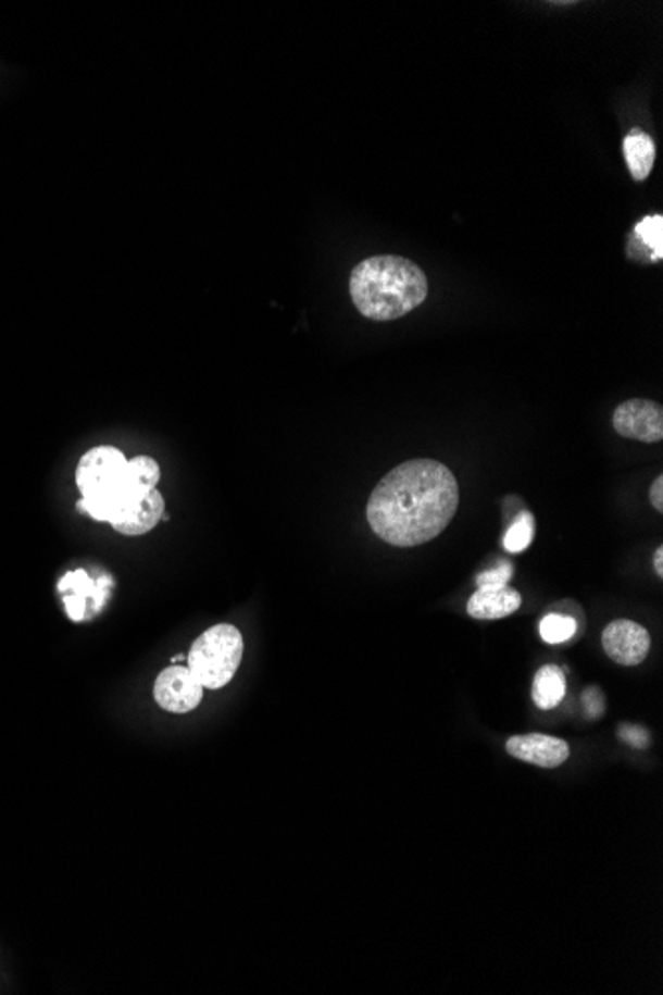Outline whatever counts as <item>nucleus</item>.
I'll use <instances>...</instances> for the list:
<instances>
[{"label":"nucleus","instance_id":"1","mask_svg":"<svg viewBox=\"0 0 663 995\" xmlns=\"http://www.w3.org/2000/svg\"><path fill=\"white\" fill-rule=\"evenodd\" d=\"M459 509V483L443 463L412 459L389 471L370 495L372 531L393 547H420L441 535Z\"/></svg>","mask_w":663,"mask_h":995},{"label":"nucleus","instance_id":"2","mask_svg":"<svg viewBox=\"0 0 663 995\" xmlns=\"http://www.w3.org/2000/svg\"><path fill=\"white\" fill-rule=\"evenodd\" d=\"M427 293L424 271L396 254L370 257L355 264L350 275V297L370 321H398L417 309Z\"/></svg>","mask_w":663,"mask_h":995},{"label":"nucleus","instance_id":"3","mask_svg":"<svg viewBox=\"0 0 663 995\" xmlns=\"http://www.w3.org/2000/svg\"><path fill=\"white\" fill-rule=\"evenodd\" d=\"M127 459L117 447H93L84 453L76 468V485L82 493L78 509L96 521L115 523L139 495L124 485Z\"/></svg>","mask_w":663,"mask_h":995},{"label":"nucleus","instance_id":"4","mask_svg":"<svg viewBox=\"0 0 663 995\" xmlns=\"http://www.w3.org/2000/svg\"><path fill=\"white\" fill-rule=\"evenodd\" d=\"M242 634L233 624H217L203 632L187 656L189 670L205 689L227 686L242 660Z\"/></svg>","mask_w":663,"mask_h":995},{"label":"nucleus","instance_id":"5","mask_svg":"<svg viewBox=\"0 0 663 995\" xmlns=\"http://www.w3.org/2000/svg\"><path fill=\"white\" fill-rule=\"evenodd\" d=\"M203 692H205V687L195 677L189 668L170 666L167 670H163L158 675L155 686H153V698L165 711L187 713L201 704Z\"/></svg>","mask_w":663,"mask_h":995},{"label":"nucleus","instance_id":"6","mask_svg":"<svg viewBox=\"0 0 663 995\" xmlns=\"http://www.w3.org/2000/svg\"><path fill=\"white\" fill-rule=\"evenodd\" d=\"M614 430L622 437L655 444L663 439V410L650 400H628L614 412Z\"/></svg>","mask_w":663,"mask_h":995},{"label":"nucleus","instance_id":"7","mask_svg":"<svg viewBox=\"0 0 663 995\" xmlns=\"http://www.w3.org/2000/svg\"><path fill=\"white\" fill-rule=\"evenodd\" d=\"M602 646L608 658L620 666H638L652 648L650 632L631 620H614L602 634Z\"/></svg>","mask_w":663,"mask_h":995},{"label":"nucleus","instance_id":"8","mask_svg":"<svg viewBox=\"0 0 663 995\" xmlns=\"http://www.w3.org/2000/svg\"><path fill=\"white\" fill-rule=\"evenodd\" d=\"M58 590L64 600V607L68 617L74 622H80L88 618V605L92 602L93 612L102 608L105 596L110 593V576H103L102 581L93 583L92 576L86 571H72L62 576L58 583Z\"/></svg>","mask_w":663,"mask_h":995},{"label":"nucleus","instance_id":"9","mask_svg":"<svg viewBox=\"0 0 663 995\" xmlns=\"http://www.w3.org/2000/svg\"><path fill=\"white\" fill-rule=\"evenodd\" d=\"M506 751L521 761L545 769L562 766L571 756V747L566 742L542 733L511 737L506 742Z\"/></svg>","mask_w":663,"mask_h":995},{"label":"nucleus","instance_id":"10","mask_svg":"<svg viewBox=\"0 0 663 995\" xmlns=\"http://www.w3.org/2000/svg\"><path fill=\"white\" fill-rule=\"evenodd\" d=\"M163 511H165V503H163L161 493L158 489H151V492L139 495L138 499L124 511V515L112 523V526L122 535L139 537L160 523Z\"/></svg>","mask_w":663,"mask_h":995},{"label":"nucleus","instance_id":"11","mask_svg":"<svg viewBox=\"0 0 663 995\" xmlns=\"http://www.w3.org/2000/svg\"><path fill=\"white\" fill-rule=\"evenodd\" d=\"M521 605V595L506 584L495 588H477V593L467 602V612L477 620H499L515 614Z\"/></svg>","mask_w":663,"mask_h":995},{"label":"nucleus","instance_id":"12","mask_svg":"<svg viewBox=\"0 0 663 995\" xmlns=\"http://www.w3.org/2000/svg\"><path fill=\"white\" fill-rule=\"evenodd\" d=\"M624 158L636 182L648 179L655 163V144L643 129H631L624 139Z\"/></svg>","mask_w":663,"mask_h":995},{"label":"nucleus","instance_id":"13","mask_svg":"<svg viewBox=\"0 0 663 995\" xmlns=\"http://www.w3.org/2000/svg\"><path fill=\"white\" fill-rule=\"evenodd\" d=\"M566 694V677L559 666H542L533 682V699L540 710H552Z\"/></svg>","mask_w":663,"mask_h":995},{"label":"nucleus","instance_id":"14","mask_svg":"<svg viewBox=\"0 0 663 995\" xmlns=\"http://www.w3.org/2000/svg\"><path fill=\"white\" fill-rule=\"evenodd\" d=\"M161 480L160 463L148 456H138L129 459L124 473V483L127 492L132 495H143V493L158 489V483Z\"/></svg>","mask_w":663,"mask_h":995},{"label":"nucleus","instance_id":"15","mask_svg":"<svg viewBox=\"0 0 663 995\" xmlns=\"http://www.w3.org/2000/svg\"><path fill=\"white\" fill-rule=\"evenodd\" d=\"M640 240L641 247L648 252L650 261L658 263L663 259V217L662 215H648L641 219L631 233Z\"/></svg>","mask_w":663,"mask_h":995},{"label":"nucleus","instance_id":"16","mask_svg":"<svg viewBox=\"0 0 663 995\" xmlns=\"http://www.w3.org/2000/svg\"><path fill=\"white\" fill-rule=\"evenodd\" d=\"M538 632L547 644H562L576 634V620L562 614H549L540 620Z\"/></svg>","mask_w":663,"mask_h":995},{"label":"nucleus","instance_id":"17","mask_svg":"<svg viewBox=\"0 0 663 995\" xmlns=\"http://www.w3.org/2000/svg\"><path fill=\"white\" fill-rule=\"evenodd\" d=\"M533 537H535V519L528 511H525L518 515L513 525L509 526V531L504 535V549L509 552H523L533 543Z\"/></svg>","mask_w":663,"mask_h":995},{"label":"nucleus","instance_id":"18","mask_svg":"<svg viewBox=\"0 0 663 995\" xmlns=\"http://www.w3.org/2000/svg\"><path fill=\"white\" fill-rule=\"evenodd\" d=\"M513 576V567L509 562H501L497 569L480 572L477 576V588H495V586H506Z\"/></svg>","mask_w":663,"mask_h":995},{"label":"nucleus","instance_id":"19","mask_svg":"<svg viewBox=\"0 0 663 995\" xmlns=\"http://www.w3.org/2000/svg\"><path fill=\"white\" fill-rule=\"evenodd\" d=\"M583 701L584 710L592 720H598L606 711V701H604V696H602V692L598 687H588L584 692Z\"/></svg>","mask_w":663,"mask_h":995},{"label":"nucleus","instance_id":"20","mask_svg":"<svg viewBox=\"0 0 663 995\" xmlns=\"http://www.w3.org/2000/svg\"><path fill=\"white\" fill-rule=\"evenodd\" d=\"M620 737L626 742V744L636 747V749H646L650 745V735L646 730H641L638 725H622L620 727Z\"/></svg>","mask_w":663,"mask_h":995},{"label":"nucleus","instance_id":"21","mask_svg":"<svg viewBox=\"0 0 663 995\" xmlns=\"http://www.w3.org/2000/svg\"><path fill=\"white\" fill-rule=\"evenodd\" d=\"M650 501H652L655 511H663V477L658 475V480L653 481L652 489H650Z\"/></svg>","mask_w":663,"mask_h":995},{"label":"nucleus","instance_id":"22","mask_svg":"<svg viewBox=\"0 0 663 995\" xmlns=\"http://www.w3.org/2000/svg\"><path fill=\"white\" fill-rule=\"evenodd\" d=\"M653 569H655V574L658 576H663V549L658 547L655 549V555H653Z\"/></svg>","mask_w":663,"mask_h":995}]
</instances>
